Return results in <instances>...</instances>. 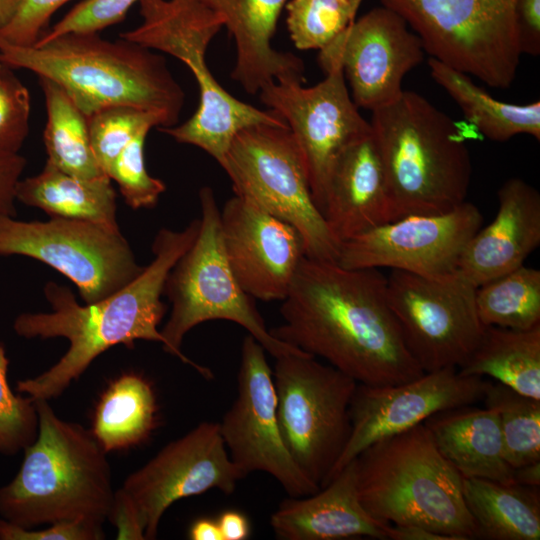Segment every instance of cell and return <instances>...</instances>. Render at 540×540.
Wrapping results in <instances>:
<instances>
[{"mask_svg":"<svg viewBox=\"0 0 540 540\" xmlns=\"http://www.w3.org/2000/svg\"><path fill=\"white\" fill-rule=\"evenodd\" d=\"M281 302L283 321L272 335L357 383L394 385L425 373L404 342L379 269L306 256Z\"/></svg>","mask_w":540,"mask_h":540,"instance_id":"1","label":"cell"},{"mask_svg":"<svg viewBox=\"0 0 540 540\" xmlns=\"http://www.w3.org/2000/svg\"><path fill=\"white\" fill-rule=\"evenodd\" d=\"M200 219L183 230L163 228L152 244L154 258L130 283L93 303L77 302L70 288L49 281L44 295L51 312L22 313L13 329L24 338H56L69 341L66 353L38 376L20 380L16 390L33 400L60 396L103 352L115 345L133 347L136 340L159 342L158 330L166 306L161 300L166 279L181 256L195 241Z\"/></svg>","mask_w":540,"mask_h":540,"instance_id":"2","label":"cell"},{"mask_svg":"<svg viewBox=\"0 0 540 540\" xmlns=\"http://www.w3.org/2000/svg\"><path fill=\"white\" fill-rule=\"evenodd\" d=\"M0 63L53 81L86 117L108 107L132 106L159 114L171 127L184 105V91L164 57L122 38L67 33L32 46L0 39Z\"/></svg>","mask_w":540,"mask_h":540,"instance_id":"3","label":"cell"},{"mask_svg":"<svg viewBox=\"0 0 540 540\" xmlns=\"http://www.w3.org/2000/svg\"><path fill=\"white\" fill-rule=\"evenodd\" d=\"M38 434L16 476L0 487V516L35 528L60 521L108 520L115 490L107 452L91 430L59 418L48 400H34Z\"/></svg>","mask_w":540,"mask_h":540,"instance_id":"4","label":"cell"},{"mask_svg":"<svg viewBox=\"0 0 540 540\" xmlns=\"http://www.w3.org/2000/svg\"><path fill=\"white\" fill-rule=\"evenodd\" d=\"M372 133L384 167L393 221L440 214L463 203L472 176L465 137L426 98L403 90L372 111Z\"/></svg>","mask_w":540,"mask_h":540,"instance_id":"5","label":"cell"},{"mask_svg":"<svg viewBox=\"0 0 540 540\" xmlns=\"http://www.w3.org/2000/svg\"><path fill=\"white\" fill-rule=\"evenodd\" d=\"M355 464L360 502L378 522L480 539L464 501L462 476L423 423L370 445Z\"/></svg>","mask_w":540,"mask_h":540,"instance_id":"6","label":"cell"},{"mask_svg":"<svg viewBox=\"0 0 540 540\" xmlns=\"http://www.w3.org/2000/svg\"><path fill=\"white\" fill-rule=\"evenodd\" d=\"M142 22L120 38L169 54L192 72L199 105L182 124L160 127L175 141L196 146L221 165L236 134L251 126H287L274 111L245 103L226 91L206 63V51L223 26L221 17L201 0H141Z\"/></svg>","mask_w":540,"mask_h":540,"instance_id":"7","label":"cell"},{"mask_svg":"<svg viewBox=\"0 0 540 540\" xmlns=\"http://www.w3.org/2000/svg\"><path fill=\"white\" fill-rule=\"evenodd\" d=\"M200 227L191 247L170 271L164 293L172 304L162 328L164 351L193 367L204 378L212 372L188 358L181 350L185 335L211 320H227L243 327L274 358L304 352L274 337L253 298L237 282L225 255L220 209L212 188L199 191Z\"/></svg>","mask_w":540,"mask_h":540,"instance_id":"8","label":"cell"},{"mask_svg":"<svg viewBox=\"0 0 540 540\" xmlns=\"http://www.w3.org/2000/svg\"><path fill=\"white\" fill-rule=\"evenodd\" d=\"M432 58L494 88H508L522 55L518 0H381Z\"/></svg>","mask_w":540,"mask_h":540,"instance_id":"9","label":"cell"},{"mask_svg":"<svg viewBox=\"0 0 540 540\" xmlns=\"http://www.w3.org/2000/svg\"><path fill=\"white\" fill-rule=\"evenodd\" d=\"M277 415L293 459L325 486L351 433L350 403L357 382L306 353L275 358Z\"/></svg>","mask_w":540,"mask_h":540,"instance_id":"10","label":"cell"},{"mask_svg":"<svg viewBox=\"0 0 540 540\" xmlns=\"http://www.w3.org/2000/svg\"><path fill=\"white\" fill-rule=\"evenodd\" d=\"M220 166L235 195L299 231L307 257L336 262L339 244L314 202L303 157L288 126L243 129Z\"/></svg>","mask_w":540,"mask_h":540,"instance_id":"11","label":"cell"},{"mask_svg":"<svg viewBox=\"0 0 540 540\" xmlns=\"http://www.w3.org/2000/svg\"><path fill=\"white\" fill-rule=\"evenodd\" d=\"M22 255L71 280L84 303L99 301L143 270L119 228L64 218L21 221L0 216V256Z\"/></svg>","mask_w":540,"mask_h":540,"instance_id":"12","label":"cell"},{"mask_svg":"<svg viewBox=\"0 0 540 540\" xmlns=\"http://www.w3.org/2000/svg\"><path fill=\"white\" fill-rule=\"evenodd\" d=\"M386 279L390 308L421 369L460 366L485 329L475 305L477 287L457 270L442 278L391 270Z\"/></svg>","mask_w":540,"mask_h":540,"instance_id":"13","label":"cell"},{"mask_svg":"<svg viewBox=\"0 0 540 540\" xmlns=\"http://www.w3.org/2000/svg\"><path fill=\"white\" fill-rule=\"evenodd\" d=\"M218 425L230 459L244 476L265 472L292 497L320 489L300 469L284 442L273 370L266 350L249 334L242 342L235 400Z\"/></svg>","mask_w":540,"mask_h":540,"instance_id":"14","label":"cell"},{"mask_svg":"<svg viewBox=\"0 0 540 540\" xmlns=\"http://www.w3.org/2000/svg\"><path fill=\"white\" fill-rule=\"evenodd\" d=\"M325 78L305 87L273 82L259 91L261 102L288 126L303 157L312 197L321 212L327 181L342 151L371 131L348 90L341 67L330 65Z\"/></svg>","mask_w":540,"mask_h":540,"instance_id":"15","label":"cell"},{"mask_svg":"<svg viewBox=\"0 0 540 540\" xmlns=\"http://www.w3.org/2000/svg\"><path fill=\"white\" fill-rule=\"evenodd\" d=\"M482 222L479 209L466 201L440 214L405 216L341 243L336 263L446 277L457 270L467 242Z\"/></svg>","mask_w":540,"mask_h":540,"instance_id":"16","label":"cell"},{"mask_svg":"<svg viewBox=\"0 0 540 540\" xmlns=\"http://www.w3.org/2000/svg\"><path fill=\"white\" fill-rule=\"evenodd\" d=\"M244 477L230 459L218 423L206 421L165 445L128 475L120 489L134 505L145 539L151 540L176 501L211 489L232 494Z\"/></svg>","mask_w":540,"mask_h":540,"instance_id":"17","label":"cell"},{"mask_svg":"<svg viewBox=\"0 0 540 540\" xmlns=\"http://www.w3.org/2000/svg\"><path fill=\"white\" fill-rule=\"evenodd\" d=\"M424 54L422 41L405 20L381 6L354 19L320 50L318 62L323 71L339 65L353 102L372 112L400 97L404 76Z\"/></svg>","mask_w":540,"mask_h":540,"instance_id":"18","label":"cell"},{"mask_svg":"<svg viewBox=\"0 0 540 540\" xmlns=\"http://www.w3.org/2000/svg\"><path fill=\"white\" fill-rule=\"evenodd\" d=\"M488 381L447 367L400 384L357 383L349 413L351 433L328 482L370 445L423 423L431 415L484 396ZM327 482V483H328Z\"/></svg>","mask_w":540,"mask_h":540,"instance_id":"19","label":"cell"},{"mask_svg":"<svg viewBox=\"0 0 540 540\" xmlns=\"http://www.w3.org/2000/svg\"><path fill=\"white\" fill-rule=\"evenodd\" d=\"M220 225L228 264L242 289L252 298L282 301L306 257L299 231L237 195L220 210Z\"/></svg>","mask_w":540,"mask_h":540,"instance_id":"20","label":"cell"},{"mask_svg":"<svg viewBox=\"0 0 540 540\" xmlns=\"http://www.w3.org/2000/svg\"><path fill=\"white\" fill-rule=\"evenodd\" d=\"M321 214L340 244L393 221L387 179L372 133L349 144L330 172Z\"/></svg>","mask_w":540,"mask_h":540,"instance_id":"21","label":"cell"},{"mask_svg":"<svg viewBox=\"0 0 540 540\" xmlns=\"http://www.w3.org/2000/svg\"><path fill=\"white\" fill-rule=\"evenodd\" d=\"M493 221L467 242L457 271L476 287L524 265L540 244V194L520 178L498 190Z\"/></svg>","mask_w":540,"mask_h":540,"instance_id":"22","label":"cell"},{"mask_svg":"<svg viewBox=\"0 0 540 540\" xmlns=\"http://www.w3.org/2000/svg\"><path fill=\"white\" fill-rule=\"evenodd\" d=\"M218 14L232 36L236 61L231 73L248 94L273 82L304 83L302 59L272 46L279 18L289 0H201Z\"/></svg>","mask_w":540,"mask_h":540,"instance_id":"23","label":"cell"},{"mask_svg":"<svg viewBox=\"0 0 540 540\" xmlns=\"http://www.w3.org/2000/svg\"><path fill=\"white\" fill-rule=\"evenodd\" d=\"M283 540H387V527L371 517L360 502L355 459L313 494L289 496L270 517Z\"/></svg>","mask_w":540,"mask_h":540,"instance_id":"24","label":"cell"},{"mask_svg":"<svg viewBox=\"0 0 540 540\" xmlns=\"http://www.w3.org/2000/svg\"><path fill=\"white\" fill-rule=\"evenodd\" d=\"M423 424L439 452L462 477L514 483L496 410L463 405L437 412Z\"/></svg>","mask_w":540,"mask_h":540,"instance_id":"25","label":"cell"},{"mask_svg":"<svg viewBox=\"0 0 540 540\" xmlns=\"http://www.w3.org/2000/svg\"><path fill=\"white\" fill-rule=\"evenodd\" d=\"M111 179H82L46 161L36 175L20 179L16 200L39 208L50 218L89 221L111 228L117 223L116 192Z\"/></svg>","mask_w":540,"mask_h":540,"instance_id":"26","label":"cell"},{"mask_svg":"<svg viewBox=\"0 0 540 540\" xmlns=\"http://www.w3.org/2000/svg\"><path fill=\"white\" fill-rule=\"evenodd\" d=\"M462 492L480 539H540L539 487L462 477Z\"/></svg>","mask_w":540,"mask_h":540,"instance_id":"27","label":"cell"},{"mask_svg":"<svg viewBox=\"0 0 540 540\" xmlns=\"http://www.w3.org/2000/svg\"><path fill=\"white\" fill-rule=\"evenodd\" d=\"M158 406L151 383L136 373L115 378L100 395L91 432L109 453L146 441L158 424Z\"/></svg>","mask_w":540,"mask_h":540,"instance_id":"28","label":"cell"},{"mask_svg":"<svg viewBox=\"0 0 540 540\" xmlns=\"http://www.w3.org/2000/svg\"><path fill=\"white\" fill-rule=\"evenodd\" d=\"M457 370L465 376H489L540 400V325L529 330L486 326L478 345Z\"/></svg>","mask_w":540,"mask_h":540,"instance_id":"29","label":"cell"},{"mask_svg":"<svg viewBox=\"0 0 540 540\" xmlns=\"http://www.w3.org/2000/svg\"><path fill=\"white\" fill-rule=\"evenodd\" d=\"M432 78L462 110L466 120L482 135L505 142L518 134L540 140V102L519 105L499 101L475 85L467 74L435 58L428 61Z\"/></svg>","mask_w":540,"mask_h":540,"instance_id":"30","label":"cell"},{"mask_svg":"<svg viewBox=\"0 0 540 540\" xmlns=\"http://www.w3.org/2000/svg\"><path fill=\"white\" fill-rule=\"evenodd\" d=\"M47 111L43 142L47 162L82 179L107 176L93 155L87 117L64 90L53 81L39 77Z\"/></svg>","mask_w":540,"mask_h":540,"instance_id":"31","label":"cell"},{"mask_svg":"<svg viewBox=\"0 0 540 540\" xmlns=\"http://www.w3.org/2000/svg\"><path fill=\"white\" fill-rule=\"evenodd\" d=\"M481 323L515 330L540 325V271L524 265L476 288Z\"/></svg>","mask_w":540,"mask_h":540,"instance_id":"32","label":"cell"},{"mask_svg":"<svg viewBox=\"0 0 540 540\" xmlns=\"http://www.w3.org/2000/svg\"><path fill=\"white\" fill-rule=\"evenodd\" d=\"M482 401L496 410L508 463L517 468L540 461V400L499 382H488Z\"/></svg>","mask_w":540,"mask_h":540,"instance_id":"33","label":"cell"},{"mask_svg":"<svg viewBox=\"0 0 540 540\" xmlns=\"http://www.w3.org/2000/svg\"><path fill=\"white\" fill-rule=\"evenodd\" d=\"M362 0H289L286 23L290 38L300 50L330 44L355 19Z\"/></svg>","mask_w":540,"mask_h":540,"instance_id":"34","label":"cell"},{"mask_svg":"<svg viewBox=\"0 0 540 540\" xmlns=\"http://www.w3.org/2000/svg\"><path fill=\"white\" fill-rule=\"evenodd\" d=\"M87 125L93 155L107 176L118 155L141 130L166 126L159 114L132 106L99 110L87 117Z\"/></svg>","mask_w":540,"mask_h":540,"instance_id":"35","label":"cell"},{"mask_svg":"<svg viewBox=\"0 0 540 540\" xmlns=\"http://www.w3.org/2000/svg\"><path fill=\"white\" fill-rule=\"evenodd\" d=\"M8 365L5 346L0 343V454L13 456L36 439L39 422L35 401L11 390Z\"/></svg>","mask_w":540,"mask_h":540,"instance_id":"36","label":"cell"},{"mask_svg":"<svg viewBox=\"0 0 540 540\" xmlns=\"http://www.w3.org/2000/svg\"><path fill=\"white\" fill-rule=\"evenodd\" d=\"M150 128L141 130L121 151L108 176L114 180L126 204L132 209L154 207L165 192L164 182L152 177L145 167L144 143Z\"/></svg>","mask_w":540,"mask_h":540,"instance_id":"37","label":"cell"},{"mask_svg":"<svg viewBox=\"0 0 540 540\" xmlns=\"http://www.w3.org/2000/svg\"><path fill=\"white\" fill-rule=\"evenodd\" d=\"M30 93L13 73L0 65V156L19 154L29 133Z\"/></svg>","mask_w":540,"mask_h":540,"instance_id":"38","label":"cell"},{"mask_svg":"<svg viewBox=\"0 0 540 540\" xmlns=\"http://www.w3.org/2000/svg\"><path fill=\"white\" fill-rule=\"evenodd\" d=\"M140 1L84 0L73 7L51 29H47L36 43L45 42L67 33H98L121 22L132 5Z\"/></svg>","mask_w":540,"mask_h":540,"instance_id":"39","label":"cell"},{"mask_svg":"<svg viewBox=\"0 0 540 540\" xmlns=\"http://www.w3.org/2000/svg\"><path fill=\"white\" fill-rule=\"evenodd\" d=\"M70 0H19L8 24L0 30V39L13 45L32 46L47 30L52 15Z\"/></svg>","mask_w":540,"mask_h":540,"instance_id":"40","label":"cell"},{"mask_svg":"<svg viewBox=\"0 0 540 540\" xmlns=\"http://www.w3.org/2000/svg\"><path fill=\"white\" fill-rule=\"evenodd\" d=\"M103 524L88 520L60 521L47 528H24L0 519V540H101Z\"/></svg>","mask_w":540,"mask_h":540,"instance_id":"41","label":"cell"},{"mask_svg":"<svg viewBox=\"0 0 540 540\" xmlns=\"http://www.w3.org/2000/svg\"><path fill=\"white\" fill-rule=\"evenodd\" d=\"M516 19L522 54L540 53V0H518Z\"/></svg>","mask_w":540,"mask_h":540,"instance_id":"42","label":"cell"},{"mask_svg":"<svg viewBox=\"0 0 540 540\" xmlns=\"http://www.w3.org/2000/svg\"><path fill=\"white\" fill-rule=\"evenodd\" d=\"M117 529V539L144 540V529L138 513L127 495L119 488L115 490L112 508L108 517Z\"/></svg>","mask_w":540,"mask_h":540,"instance_id":"43","label":"cell"},{"mask_svg":"<svg viewBox=\"0 0 540 540\" xmlns=\"http://www.w3.org/2000/svg\"><path fill=\"white\" fill-rule=\"evenodd\" d=\"M25 166L20 154L0 156V216L15 217L16 187Z\"/></svg>","mask_w":540,"mask_h":540,"instance_id":"44","label":"cell"},{"mask_svg":"<svg viewBox=\"0 0 540 540\" xmlns=\"http://www.w3.org/2000/svg\"><path fill=\"white\" fill-rule=\"evenodd\" d=\"M216 520L223 540H245L250 535L249 519L240 511H223Z\"/></svg>","mask_w":540,"mask_h":540,"instance_id":"45","label":"cell"},{"mask_svg":"<svg viewBox=\"0 0 540 540\" xmlns=\"http://www.w3.org/2000/svg\"><path fill=\"white\" fill-rule=\"evenodd\" d=\"M387 538L390 540H458L416 524L388 525Z\"/></svg>","mask_w":540,"mask_h":540,"instance_id":"46","label":"cell"},{"mask_svg":"<svg viewBox=\"0 0 540 540\" xmlns=\"http://www.w3.org/2000/svg\"><path fill=\"white\" fill-rule=\"evenodd\" d=\"M188 538L191 540H223L216 519L201 517L189 527Z\"/></svg>","mask_w":540,"mask_h":540,"instance_id":"47","label":"cell"},{"mask_svg":"<svg viewBox=\"0 0 540 540\" xmlns=\"http://www.w3.org/2000/svg\"><path fill=\"white\" fill-rule=\"evenodd\" d=\"M513 479L519 485L540 487V461L514 468Z\"/></svg>","mask_w":540,"mask_h":540,"instance_id":"48","label":"cell"},{"mask_svg":"<svg viewBox=\"0 0 540 540\" xmlns=\"http://www.w3.org/2000/svg\"><path fill=\"white\" fill-rule=\"evenodd\" d=\"M19 0H0V30L5 27L13 17Z\"/></svg>","mask_w":540,"mask_h":540,"instance_id":"49","label":"cell"},{"mask_svg":"<svg viewBox=\"0 0 540 540\" xmlns=\"http://www.w3.org/2000/svg\"><path fill=\"white\" fill-rule=\"evenodd\" d=\"M0 65H1V63H0Z\"/></svg>","mask_w":540,"mask_h":540,"instance_id":"50","label":"cell"}]
</instances>
